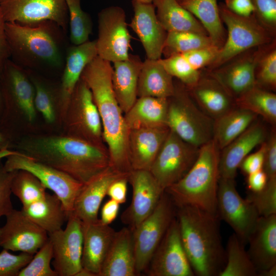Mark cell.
Returning a JSON list of instances; mask_svg holds the SVG:
<instances>
[{
    "label": "cell",
    "mask_w": 276,
    "mask_h": 276,
    "mask_svg": "<svg viewBox=\"0 0 276 276\" xmlns=\"http://www.w3.org/2000/svg\"><path fill=\"white\" fill-rule=\"evenodd\" d=\"M160 59L146 58L143 61L137 83V98H169L173 95L175 83L173 77L166 70Z\"/></svg>",
    "instance_id": "4dcf8cb0"
},
{
    "label": "cell",
    "mask_w": 276,
    "mask_h": 276,
    "mask_svg": "<svg viewBox=\"0 0 276 276\" xmlns=\"http://www.w3.org/2000/svg\"><path fill=\"white\" fill-rule=\"evenodd\" d=\"M0 9L6 22L34 26L52 21L64 31L68 23L65 0H1Z\"/></svg>",
    "instance_id": "5bb4252c"
},
{
    "label": "cell",
    "mask_w": 276,
    "mask_h": 276,
    "mask_svg": "<svg viewBox=\"0 0 276 276\" xmlns=\"http://www.w3.org/2000/svg\"><path fill=\"white\" fill-rule=\"evenodd\" d=\"M4 168L7 171L23 170L33 174L60 199L68 216L73 212L75 200L84 185L68 174L19 151L7 157Z\"/></svg>",
    "instance_id": "30bf717a"
},
{
    "label": "cell",
    "mask_w": 276,
    "mask_h": 276,
    "mask_svg": "<svg viewBox=\"0 0 276 276\" xmlns=\"http://www.w3.org/2000/svg\"><path fill=\"white\" fill-rule=\"evenodd\" d=\"M133 16L130 27L139 38L146 58H162L167 32L159 22L153 3L132 0Z\"/></svg>",
    "instance_id": "44dd1931"
},
{
    "label": "cell",
    "mask_w": 276,
    "mask_h": 276,
    "mask_svg": "<svg viewBox=\"0 0 276 276\" xmlns=\"http://www.w3.org/2000/svg\"><path fill=\"white\" fill-rule=\"evenodd\" d=\"M176 215V206L164 191L153 212L132 231L137 275L146 271Z\"/></svg>",
    "instance_id": "ba28073f"
},
{
    "label": "cell",
    "mask_w": 276,
    "mask_h": 276,
    "mask_svg": "<svg viewBox=\"0 0 276 276\" xmlns=\"http://www.w3.org/2000/svg\"><path fill=\"white\" fill-rule=\"evenodd\" d=\"M110 166L84 184L78 195L72 212L83 223L98 221L99 210L110 185L114 180L128 175Z\"/></svg>",
    "instance_id": "603a6c76"
},
{
    "label": "cell",
    "mask_w": 276,
    "mask_h": 276,
    "mask_svg": "<svg viewBox=\"0 0 276 276\" xmlns=\"http://www.w3.org/2000/svg\"><path fill=\"white\" fill-rule=\"evenodd\" d=\"M253 15L258 21L273 36L276 34V0H251Z\"/></svg>",
    "instance_id": "7dc6e473"
},
{
    "label": "cell",
    "mask_w": 276,
    "mask_h": 276,
    "mask_svg": "<svg viewBox=\"0 0 276 276\" xmlns=\"http://www.w3.org/2000/svg\"><path fill=\"white\" fill-rule=\"evenodd\" d=\"M178 2L199 20L214 45L220 49L225 42L226 34L217 0H180Z\"/></svg>",
    "instance_id": "d590c367"
},
{
    "label": "cell",
    "mask_w": 276,
    "mask_h": 276,
    "mask_svg": "<svg viewBox=\"0 0 276 276\" xmlns=\"http://www.w3.org/2000/svg\"><path fill=\"white\" fill-rule=\"evenodd\" d=\"M76 276H95L91 272L82 268L76 274Z\"/></svg>",
    "instance_id": "94428289"
},
{
    "label": "cell",
    "mask_w": 276,
    "mask_h": 276,
    "mask_svg": "<svg viewBox=\"0 0 276 276\" xmlns=\"http://www.w3.org/2000/svg\"><path fill=\"white\" fill-rule=\"evenodd\" d=\"M20 152L85 184L110 166L105 145L63 134L33 135L22 139Z\"/></svg>",
    "instance_id": "6da1fadb"
},
{
    "label": "cell",
    "mask_w": 276,
    "mask_h": 276,
    "mask_svg": "<svg viewBox=\"0 0 276 276\" xmlns=\"http://www.w3.org/2000/svg\"><path fill=\"white\" fill-rule=\"evenodd\" d=\"M61 122L65 134L96 144L105 145L100 116L89 87L81 78L73 93Z\"/></svg>",
    "instance_id": "9c48e42d"
},
{
    "label": "cell",
    "mask_w": 276,
    "mask_h": 276,
    "mask_svg": "<svg viewBox=\"0 0 276 276\" xmlns=\"http://www.w3.org/2000/svg\"><path fill=\"white\" fill-rule=\"evenodd\" d=\"M168 104L169 98L153 97L137 98L131 107L124 113L125 121L129 130L167 126Z\"/></svg>",
    "instance_id": "f546056e"
},
{
    "label": "cell",
    "mask_w": 276,
    "mask_h": 276,
    "mask_svg": "<svg viewBox=\"0 0 276 276\" xmlns=\"http://www.w3.org/2000/svg\"><path fill=\"white\" fill-rule=\"evenodd\" d=\"M146 271L149 276L195 275L182 244L176 215L153 254Z\"/></svg>",
    "instance_id": "2e32d148"
},
{
    "label": "cell",
    "mask_w": 276,
    "mask_h": 276,
    "mask_svg": "<svg viewBox=\"0 0 276 276\" xmlns=\"http://www.w3.org/2000/svg\"><path fill=\"white\" fill-rule=\"evenodd\" d=\"M267 131L264 125L257 119L242 133L220 151V177L235 179L237 169L244 158L256 146L266 139Z\"/></svg>",
    "instance_id": "7402d4cb"
},
{
    "label": "cell",
    "mask_w": 276,
    "mask_h": 276,
    "mask_svg": "<svg viewBox=\"0 0 276 276\" xmlns=\"http://www.w3.org/2000/svg\"><path fill=\"white\" fill-rule=\"evenodd\" d=\"M4 67L13 100L25 120L30 123L34 122L37 111L34 105L35 89L30 77L17 64L6 62Z\"/></svg>",
    "instance_id": "d6a6232c"
},
{
    "label": "cell",
    "mask_w": 276,
    "mask_h": 276,
    "mask_svg": "<svg viewBox=\"0 0 276 276\" xmlns=\"http://www.w3.org/2000/svg\"><path fill=\"white\" fill-rule=\"evenodd\" d=\"M276 275V264L271 266L269 268L261 271L258 273V276H275Z\"/></svg>",
    "instance_id": "91938a15"
},
{
    "label": "cell",
    "mask_w": 276,
    "mask_h": 276,
    "mask_svg": "<svg viewBox=\"0 0 276 276\" xmlns=\"http://www.w3.org/2000/svg\"><path fill=\"white\" fill-rule=\"evenodd\" d=\"M263 170L268 179L276 177V132L273 127L265 141Z\"/></svg>",
    "instance_id": "816d5d0a"
},
{
    "label": "cell",
    "mask_w": 276,
    "mask_h": 276,
    "mask_svg": "<svg viewBox=\"0 0 276 276\" xmlns=\"http://www.w3.org/2000/svg\"><path fill=\"white\" fill-rule=\"evenodd\" d=\"M169 131L167 126L129 130L128 153L131 170H149Z\"/></svg>",
    "instance_id": "d4e9b609"
},
{
    "label": "cell",
    "mask_w": 276,
    "mask_h": 276,
    "mask_svg": "<svg viewBox=\"0 0 276 276\" xmlns=\"http://www.w3.org/2000/svg\"><path fill=\"white\" fill-rule=\"evenodd\" d=\"M143 3H152L153 0H137Z\"/></svg>",
    "instance_id": "e7e4bbea"
},
{
    "label": "cell",
    "mask_w": 276,
    "mask_h": 276,
    "mask_svg": "<svg viewBox=\"0 0 276 276\" xmlns=\"http://www.w3.org/2000/svg\"><path fill=\"white\" fill-rule=\"evenodd\" d=\"M30 78L35 89L34 105L37 112L49 124L56 122L58 115L57 89L54 90L34 77Z\"/></svg>",
    "instance_id": "b9f144b4"
},
{
    "label": "cell",
    "mask_w": 276,
    "mask_h": 276,
    "mask_svg": "<svg viewBox=\"0 0 276 276\" xmlns=\"http://www.w3.org/2000/svg\"><path fill=\"white\" fill-rule=\"evenodd\" d=\"M245 245L234 233L229 236L225 249V265L219 276H258Z\"/></svg>",
    "instance_id": "74e56055"
},
{
    "label": "cell",
    "mask_w": 276,
    "mask_h": 276,
    "mask_svg": "<svg viewBox=\"0 0 276 276\" xmlns=\"http://www.w3.org/2000/svg\"><path fill=\"white\" fill-rule=\"evenodd\" d=\"M256 85L274 92L276 89L275 40L267 44L258 60L255 70Z\"/></svg>",
    "instance_id": "7bdbcfd3"
},
{
    "label": "cell",
    "mask_w": 276,
    "mask_h": 276,
    "mask_svg": "<svg viewBox=\"0 0 276 276\" xmlns=\"http://www.w3.org/2000/svg\"><path fill=\"white\" fill-rule=\"evenodd\" d=\"M217 212L245 244L260 217L254 205L237 191L235 179L220 177L217 193Z\"/></svg>",
    "instance_id": "7c38bea8"
},
{
    "label": "cell",
    "mask_w": 276,
    "mask_h": 276,
    "mask_svg": "<svg viewBox=\"0 0 276 276\" xmlns=\"http://www.w3.org/2000/svg\"><path fill=\"white\" fill-rule=\"evenodd\" d=\"M110 63L97 56L85 66L81 78L89 87L100 116L110 166L128 173L131 170L128 153L129 130L113 89Z\"/></svg>",
    "instance_id": "7a4b0ae2"
},
{
    "label": "cell",
    "mask_w": 276,
    "mask_h": 276,
    "mask_svg": "<svg viewBox=\"0 0 276 276\" xmlns=\"http://www.w3.org/2000/svg\"><path fill=\"white\" fill-rule=\"evenodd\" d=\"M120 204L115 200L110 199L103 205L101 209V222L104 224L109 225L117 218Z\"/></svg>",
    "instance_id": "6f0895ef"
},
{
    "label": "cell",
    "mask_w": 276,
    "mask_h": 276,
    "mask_svg": "<svg viewBox=\"0 0 276 276\" xmlns=\"http://www.w3.org/2000/svg\"><path fill=\"white\" fill-rule=\"evenodd\" d=\"M33 255L25 252L13 255L3 249L0 252V276H18Z\"/></svg>",
    "instance_id": "c3c4849f"
},
{
    "label": "cell",
    "mask_w": 276,
    "mask_h": 276,
    "mask_svg": "<svg viewBox=\"0 0 276 276\" xmlns=\"http://www.w3.org/2000/svg\"><path fill=\"white\" fill-rule=\"evenodd\" d=\"M97 56L95 40H88L78 45L73 44L67 48L61 82L57 89L60 122L84 68Z\"/></svg>",
    "instance_id": "ffe728a7"
},
{
    "label": "cell",
    "mask_w": 276,
    "mask_h": 276,
    "mask_svg": "<svg viewBox=\"0 0 276 276\" xmlns=\"http://www.w3.org/2000/svg\"><path fill=\"white\" fill-rule=\"evenodd\" d=\"M53 258L52 245L49 239L20 271L18 276H58L57 272L51 268Z\"/></svg>",
    "instance_id": "f6af8a7d"
},
{
    "label": "cell",
    "mask_w": 276,
    "mask_h": 276,
    "mask_svg": "<svg viewBox=\"0 0 276 276\" xmlns=\"http://www.w3.org/2000/svg\"><path fill=\"white\" fill-rule=\"evenodd\" d=\"M265 151V141L256 152L248 154L241 162L239 168L245 175L259 171L263 169Z\"/></svg>",
    "instance_id": "f5cc1de1"
},
{
    "label": "cell",
    "mask_w": 276,
    "mask_h": 276,
    "mask_svg": "<svg viewBox=\"0 0 276 276\" xmlns=\"http://www.w3.org/2000/svg\"><path fill=\"white\" fill-rule=\"evenodd\" d=\"M220 49L212 45L197 49L181 54L195 70L206 68L216 58Z\"/></svg>",
    "instance_id": "681fc988"
},
{
    "label": "cell",
    "mask_w": 276,
    "mask_h": 276,
    "mask_svg": "<svg viewBox=\"0 0 276 276\" xmlns=\"http://www.w3.org/2000/svg\"><path fill=\"white\" fill-rule=\"evenodd\" d=\"M247 186L249 191L257 192L266 186L268 177L263 169L247 175Z\"/></svg>",
    "instance_id": "680465c9"
},
{
    "label": "cell",
    "mask_w": 276,
    "mask_h": 276,
    "mask_svg": "<svg viewBox=\"0 0 276 276\" xmlns=\"http://www.w3.org/2000/svg\"><path fill=\"white\" fill-rule=\"evenodd\" d=\"M219 154L220 150L214 140L204 144L200 147L197 159L187 174L165 189L176 207L194 206L218 216Z\"/></svg>",
    "instance_id": "5b68a950"
},
{
    "label": "cell",
    "mask_w": 276,
    "mask_h": 276,
    "mask_svg": "<svg viewBox=\"0 0 276 276\" xmlns=\"http://www.w3.org/2000/svg\"><path fill=\"white\" fill-rule=\"evenodd\" d=\"M136 275L133 231L124 227L116 232L99 276Z\"/></svg>",
    "instance_id": "83f0119b"
},
{
    "label": "cell",
    "mask_w": 276,
    "mask_h": 276,
    "mask_svg": "<svg viewBox=\"0 0 276 276\" xmlns=\"http://www.w3.org/2000/svg\"><path fill=\"white\" fill-rule=\"evenodd\" d=\"M1 1V0H0Z\"/></svg>",
    "instance_id": "003e7915"
},
{
    "label": "cell",
    "mask_w": 276,
    "mask_h": 276,
    "mask_svg": "<svg viewBox=\"0 0 276 276\" xmlns=\"http://www.w3.org/2000/svg\"><path fill=\"white\" fill-rule=\"evenodd\" d=\"M128 175L114 180L107 190V195L120 204L125 203L127 199Z\"/></svg>",
    "instance_id": "db71d44e"
},
{
    "label": "cell",
    "mask_w": 276,
    "mask_h": 276,
    "mask_svg": "<svg viewBox=\"0 0 276 276\" xmlns=\"http://www.w3.org/2000/svg\"><path fill=\"white\" fill-rule=\"evenodd\" d=\"M212 45L214 44L208 35L191 32H167L162 55L167 57Z\"/></svg>",
    "instance_id": "ab89813d"
},
{
    "label": "cell",
    "mask_w": 276,
    "mask_h": 276,
    "mask_svg": "<svg viewBox=\"0 0 276 276\" xmlns=\"http://www.w3.org/2000/svg\"><path fill=\"white\" fill-rule=\"evenodd\" d=\"M218 6L220 18L227 28L226 39L216 58L205 70L215 69L242 52L275 40L253 14L242 16L229 10L224 3H220Z\"/></svg>",
    "instance_id": "52a82bcc"
},
{
    "label": "cell",
    "mask_w": 276,
    "mask_h": 276,
    "mask_svg": "<svg viewBox=\"0 0 276 276\" xmlns=\"http://www.w3.org/2000/svg\"><path fill=\"white\" fill-rule=\"evenodd\" d=\"M68 12L70 40L78 45L89 40L93 30L89 15L81 6V0H65Z\"/></svg>",
    "instance_id": "60d3db41"
},
{
    "label": "cell",
    "mask_w": 276,
    "mask_h": 276,
    "mask_svg": "<svg viewBox=\"0 0 276 276\" xmlns=\"http://www.w3.org/2000/svg\"><path fill=\"white\" fill-rule=\"evenodd\" d=\"M186 88L199 107L214 120L236 106L235 99L206 70L201 71L197 82Z\"/></svg>",
    "instance_id": "cb8c5ba5"
},
{
    "label": "cell",
    "mask_w": 276,
    "mask_h": 276,
    "mask_svg": "<svg viewBox=\"0 0 276 276\" xmlns=\"http://www.w3.org/2000/svg\"><path fill=\"white\" fill-rule=\"evenodd\" d=\"M142 63L138 55L130 54L127 59L113 62L112 87L124 113L131 107L137 99V83Z\"/></svg>",
    "instance_id": "f1b7e54d"
},
{
    "label": "cell",
    "mask_w": 276,
    "mask_h": 276,
    "mask_svg": "<svg viewBox=\"0 0 276 276\" xmlns=\"http://www.w3.org/2000/svg\"><path fill=\"white\" fill-rule=\"evenodd\" d=\"M21 210L48 234L62 228L68 217L60 199L55 194L48 193L42 198L22 207Z\"/></svg>",
    "instance_id": "836d02e7"
},
{
    "label": "cell",
    "mask_w": 276,
    "mask_h": 276,
    "mask_svg": "<svg viewBox=\"0 0 276 276\" xmlns=\"http://www.w3.org/2000/svg\"><path fill=\"white\" fill-rule=\"evenodd\" d=\"M128 182L132 187V200L121 219L133 231L153 212L165 191L149 170H131Z\"/></svg>",
    "instance_id": "e0dca14e"
},
{
    "label": "cell",
    "mask_w": 276,
    "mask_h": 276,
    "mask_svg": "<svg viewBox=\"0 0 276 276\" xmlns=\"http://www.w3.org/2000/svg\"><path fill=\"white\" fill-rule=\"evenodd\" d=\"M45 187L33 174L23 170L16 171L11 183V191L21 202L22 207L43 197Z\"/></svg>",
    "instance_id": "f35d334b"
},
{
    "label": "cell",
    "mask_w": 276,
    "mask_h": 276,
    "mask_svg": "<svg viewBox=\"0 0 276 276\" xmlns=\"http://www.w3.org/2000/svg\"><path fill=\"white\" fill-rule=\"evenodd\" d=\"M214 120L196 104L186 86L175 84L169 98L167 125L187 143L200 148L213 139Z\"/></svg>",
    "instance_id": "8992f818"
},
{
    "label": "cell",
    "mask_w": 276,
    "mask_h": 276,
    "mask_svg": "<svg viewBox=\"0 0 276 276\" xmlns=\"http://www.w3.org/2000/svg\"><path fill=\"white\" fill-rule=\"evenodd\" d=\"M226 7L232 12L242 16H249L254 11L251 0H225Z\"/></svg>",
    "instance_id": "11a10c76"
},
{
    "label": "cell",
    "mask_w": 276,
    "mask_h": 276,
    "mask_svg": "<svg viewBox=\"0 0 276 276\" xmlns=\"http://www.w3.org/2000/svg\"><path fill=\"white\" fill-rule=\"evenodd\" d=\"M157 19L167 32H191L208 35L199 20L177 0H153Z\"/></svg>",
    "instance_id": "1f68e13d"
},
{
    "label": "cell",
    "mask_w": 276,
    "mask_h": 276,
    "mask_svg": "<svg viewBox=\"0 0 276 276\" xmlns=\"http://www.w3.org/2000/svg\"><path fill=\"white\" fill-rule=\"evenodd\" d=\"M182 244L195 275L219 276L226 263L220 218L199 208L176 207Z\"/></svg>",
    "instance_id": "3957f363"
},
{
    "label": "cell",
    "mask_w": 276,
    "mask_h": 276,
    "mask_svg": "<svg viewBox=\"0 0 276 276\" xmlns=\"http://www.w3.org/2000/svg\"><path fill=\"white\" fill-rule=\"evenodd\" d=\"M247 244L258 273L276 264V214L259 217Z\"/></svg>",
    "instance_id": "4316f807"
},
{
    "label": "cell",
    "mask_w": 276,
    "mask_h": 276,
    "mask_svg": "<svg viewBox=\"0 0 276 276\" xmlns=\"http://www.w3.org/2000/svg\"><path fill=\"white\" fill-rule=\"evenodd\" d=\"M246 199L255 206L260 216L276 214V177L268 178L260 191H249Z\"/></svg>",
    "instance_id": "bcb514c9"
},
{
    "label": "cell",
    "mask_w": 276,
    "mask_h": 276,
    "mask_svg": "<svg viewBox=\"0 0 276 276\" xmlns=\"http://www.w3.org/2000/svg\"><path fill=\"white\" fill-rule=\"evenodd\" d=\"M177 1H178L179 2L180 0H177Z\"/></svg>",
    "instance_id": "03108f58"
},
{
    "label": "cell",
    "mask_w": 276,
    "mask_h": 276,
    "mask_svg": "<svg viewBox=\"0 0 276 276\" xmlns=\"http://www.w3.org/2000/svg\"><path fill=\"white\" fill-rule=\"evenodd\" d=\"M98 22L97 56L113 63L127 59L131 36L124 10L119 6L103 9L98 14Z\"/></svg>",
    "instance_id": "4fadbf2b"
},
{
    "label": "cell",
    "mask_w": 276,
    "mask_h": 276,
    "mask_svg": "<svg viewBox=\"0 0 276 276\" xmlns=\"http://www.w3.org/2000/svg\"><path fill=\"white\" fill-rule=\"evenodd\" d=\"M82 268L99 276L116 231L100 219L94 222H82Z\"/></svg>",
    "instance_id": "484cf974"
},
{
    "label": "cell",
    "mask_w": 276,
    "mask_h": 276,
    "mask_svg": "<svg viewBox=\"0 0 276 276\" xmlns=\"http://www.w3.org/2000/svg\"><path fill=\"white\" fill-rule=\"evenodd\" d=\"M4 141H5L4 138L3 136V135L0 133V148H4L2 147V146L4 144Z\"/></svg>",
    "instance_id": "be15d7a7"
},
{
    "label": "cell",
    "mask_w": 276,
    "mask_h": 276,
    "mask_svg": "<svg viewBox=\"0 0 276 276\" xmlns=\"http://www.w3.org/2000/svg\"><path fill=\"white\" fill-rule=\"evenodd\" d=\"M5 31L10 54L17 65L30 68L63 67L65 31L56 24L45 21L26 26L6 22Z\"/></svg>",
    "instance_id": "277c9868"
},
{
    "label": "cell",
    "mask_w": 276,
    "mask_h": 276,
    "mask_svg": "<svg viewBox=\"0 0 276 276\" xmlns=\"http://www.w3.org/2000/svg\"><path fill=\"white\" fill-rule=\"evenodd\" d=\"M160 61L168 73L186 87L194 85L200 77L201 71L194 68L181 54L161 58Z\"/></svg>",
    "instance_id": "ee69618b"
},
{
    "label": "cell",
    "mask_w": 276,
    "mask_h": 276,
    "mask_svg": "<svg viewBox=\"0 0 276 276\" xmlns=\"http://www.w3.org/2000/svg\"><path fill=\"white\" fill-rule=\"evenodd\" d=\"M48 240L47 232L21 210L13 209L0 227V247L8 250L34 255Z\"/></svg>",
    "instance_id": "d6986e66"
},
{
    "label": "cell",
    "mask_w": 276,
    "mask_h": 276,
    "mask_svg": "<svg viewBox=\"0 0 276 276\" xmlns=\"http://www.w3.org/2000/svg\"><path fill=\"white\" fill-rule=\"evenodd\" d=\"M266 45L251 48L215 69L205 70L236 99L256 86V65Z\"/></svg>",
    "instance_id": "ac0fdd59"
},
{
    "label": "cell",
    "mask_w": 276,
    "mask_h": 276,
    "mask_svg": "<svg viewBox=\"0 0 276 276\" xmlns=\"http://www.w3.org/2000/svg\"><path fill=\"white\" fill-rule=\"evenodd\" d=\"M199 148L170 130L149 171L165 191L187 174L196 160Z\"/></svg>",
    "instance_id": "8fae6325"
},
{
    "label": "cell",
    "mask_w": 276,
    "mask_h": 276,
    "mask_svg": "<svg viewBox=\"0 0 276 276\" xmlns=\"http://www.w3.org/2000/svg\"><path fill=\"white\" fill-rule=\"evenodd\" d=\"M15 171H7L0 166V219L6 216L14 209L11 201V183Z\"/></svg>",
    "instance_id": "f907efd6"
},
{
    "label": "cell",
    "mask_w": 276,
    "mask_h": 276,
    "mask_svg": "<svg viewBox=\"0 0 276 276\" xmlns=\"http://www.w3.org/2000/svg\"><path fill=\"white\" fill-rule=\"evenodd\" d=\"M237 107L242 108L260 116L275 127L276 124V95L257 86L235 99Z\"/></svg>",
    "instance_id": "8d00e7d4"
},
{
    "label": "cell",
    "mask_w": 276,
    "mask_h": 276,
    "mask_svg": "<svg viewBox=\"0 0 276 276\" xmlns=\"http://www.w3.org/2000/svg\"><path fill=\"white\" fill-rule=\"evenodd\" d=\"M48 235L53 247L52 265L58 276H76L82 268V222L71 213L64 229Z\"/></svg>",
    "instance_id": "9a60e30c"
},
{
    "label": "cell",
    "mask_w": 276,
    "mask_h": 276,
    "mask_svg": "<svg viewBox=\"0 0 276 276\" xmlns=\"http://www.w3.org/2000/svg\"><path fill=\"white\" fill-rule=\"evenodd\" d=\"M5 23L0 9V70H3L10 55V50L5 31Z\"/></svg>",
    "instance_id": "9f6ffc18"
},
{
    "label": "cell",
    "mask_w": 276,
    "mask_h": 276,
    "mask_svg": "<svg viewBox=\"0 0 276 276\" xmlns=\"http://www.w3.org/2000/svg\"><path fill=\"white\" fill-rule=\"evenodd\" d=\"M7 155V152L5 150H0V159L6 157Z\"/></svg>",
    "instance_id": "6125c7cd"
},
{
    "label": "cell",
    "mask_w": 276,
    "mask_h": 276,
    "mask_svg": "<svg viewBox=\"0 0 276 276\" xmlns=\"http://www.w3.org/2000/svg\"><path fill=\"white\" fill-rule=\"evenodd\" d=\"M257 118L255 113L236 106L214 120L213 140L220 151L242 133Z\"/></svg>",
    "instance_id": "e575fe53"
}]
</instances>
